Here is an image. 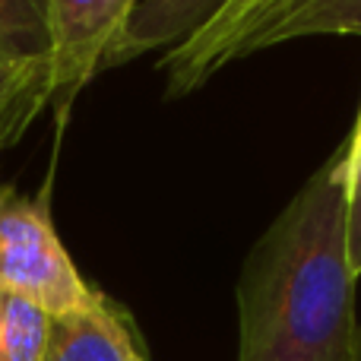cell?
Wrapping results in <instances>:
<instances>
[{"instance_id":"cell-1","label":"cell","mask_w":361,"mask_h":361,"mask_svg":"<svg viewBox=\"0 0 361 361\" xmlns=\"http://www.w3.org/2000/svg\"><path fill=\"white\" fill-rule=\"evenodd\" d=\"M345 254V149L257 238L238 276V361H358Z\"/></svg>"},{"instance_id":"cell-2","label":"cell","mask_w":361,"mask_h":361,"mask_svg":"<svg viewBox=\"0 0 361 361\" xmlns=\"http://www.w3.org/2000/svg\"><path fill=\"white\" fill-rule=\"evenodd\" d=\"M0 286L38 305L48 317L89 307L99 292L80 276L61 244L44 200L0 203Z\"/></svg>"},{"instance_id":"cell-3","label":"cell","mask_w":361,"mask_h":361,"mask_svg":"<svg viewBox=\"0 0 361 361\" xmlns=\"http://www.w3.org/2000/svg\"><path fill=\"white\" fill-rule=\"evenodd\" d=\"M140 0H48V63L54 102L70 105L99 70L114 67Z\"/></svg>"},{"instance_id":"cell-4","label":"cell","mask_w":361,"mask_h":361,"mask_svg":"<svg viewBox=\"0 0 361 361\" xmlns=\"http://www.w3.org/2000/svg\"><path fill=\"white\" fill-rule=\"evenodd\" d=\"M42 361H143L130 320L99 292L89 307L51 317Z\"/></svg>"},{"instance_id":"cell-5","label":"cell","mask_w":361,"mask_h":361,"mask_svg":"<svg viewBox=\"0 0 361 361\" xmlns=\"http://www.w3.org/2000/svg\"><path fill=\"white\" fill-rule=\"evenodd\" d=\"M54 102L48 54L19 57L0 51V149L23 140L32 121Z\"/></svg>"},{"instance_id":"cell-6","label":"cell","mask_w":361,"mask_h":361,"mask_svg":"<svg viewBox=\"0 0 361 361\" xmlns=\"http://www.w3.org/2000/svg\"><path fill=\"white\" fill-rule=\"evenodd\" d=\"M311 35H361V0H298L244 44L241 61Z\"/></svg>"},{"instance_id":"cell-7","label":"cell","mask_w":361,"mask_h":361,"mask_svg":"<svg viewBox=\"0 0 361 361\" xmlns=\"http://www.w3.org/2000/svg\"><path fill=\"white\" fill-rule=\"evenodd\" d=\"M216 6L219 0H140V6L127 23L114 63H124L143 51L159 48V44L171 48L190 29H197Z\"/></svg>"},{"instance_id":"cell-8","label":"cell","mask_w":361,"mask_h":361,"mask_svg":"<svg viewBox=\"0 0 361 361\" xmlns=\"http://www.w3.org/2000/svg\"><path fill=\"white\" fill-rule=\"evenodd\" d=\"M51 317L23 295L0 286V361H42Z\"/></svg>"},{"instance_id":"cell-9","label":"cell","mask_w":361,"mask_h":361,"mask_svg":"<svg viewBox=\"0 0 361 361\" xmlns=\"http://www.w3.org/2000/svg\"><path fill=\"white\" fill-rule=\"evenodd\" d=\"M0 51L48 54V0H0Z\"/></svg>"},{"instance_id":"cell-10","label":"cell","mask_w":361,"mask_h":361,"mask_svg":"<svg viewBox=\"0 0 361 361\" xmlns=\"http://www.w3.org/2000/svg\"><path fill=\"white\" fill-rule=\"evenodd\" d=\"M345 254L352 273H361V111L345 149Z\"/></svg>"},{"instance_id":"cell-11","label":"cell","mask_w":361,"mask_h":361,"mask_svg":"<svg viewBox=\"0 0 361 361\" xmlns=\"http://www.w3.org/2000/svg\"><path fill=\"white\" fill-rule=\"evenodd\" d=\"M295 4H298V0H288V4H286V6H282V10H279V13H276V16H273V19H279V16H282V13H286V10H292V6H295ZM273 19H267V23H263V25H269V23H273ZM263 25H260V29H263ZM260 29H257V32H260ZM257 32H254V35H257ZM254 35H250V38H254ZM250 38H247V42H250ZM247 42H244V44H247ZM244 44H241V51H244ZM241 51H238V61H241Z\"/></svg>"},{"instance_id":"cell-12","label":"cell","mask_w":361,"mask_h":361,"mask_svg":"<svg viewBox=\"0 0 361 361\" xmlns=\"http://www.w3.org/2000/svg\"><path fill=\"white\" fill-rule=\"evenodd\" d=\"M358 361H361V326H358Z\"/></svg>"},{"instance_id":"cell-13","label":"cell","mask_w":361,"mask_h":361,"mask_svg":"<svg viewBox=\"0 0 361 361\" xmlns=\"http://www.w3.org/2000/svg\"><path fill=\"white\" fill-rule=\"evenodd\" d=\"M0 203H4V190H0Z\"/></svg>"}]
</instances>
